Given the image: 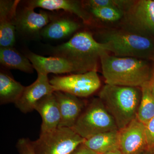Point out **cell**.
Wrapping results in <instances>:
<instances>
[{"label": "cell", "instance_id": "1", "mask_svg": "<svg viewBox=\"0 0 154 154\" xmlns=\"http://www.w3.org/2000/svg\"><path fill=\"white\" fill-rule=\"evenodd\" d=\"M100 62L107 85L141 88L150 79L152 66L149 60L119 57L107 53L101 57Z\"/></svg>", "mask_w": 154, "mask_h": 154}, {"label": "cell", "instance_id": "2", "mask_svg": "<svg viewBox=\"0 0 154 154\" xmlns=\"http://www.w3.org/2000/svg\"><path fill=\"white\" fill-rule=\"evenodd\" d=\"M51 51L53 56L65 58L74 63L81 73L97 71L101 57L109 52L106 45L96 41L87 31L75 33L68 41L53 47Z\"/></svg>", "mask_w": 154, "mask_h": 154}, {"label": "cell", "instance_id": "3", "mask_svg": "<svg viewBox=\"0 0 154 154\" xmlns=\"http://www.w3.org/2000/svg\"><path fill=\"white\" fill-rule=\"evenodd\" d=\"M141 96L140 88L107 84L99 94V98L114 119L119 130L136 118Z\"/></svg>", "mask_w": 154, "mask_h": 154}, {"label": "cell", "instance_id": "4", "mask_svg": "<svg viewBox=\"0 0 154 154\" xmlns=\"http://www.w3.org/2000/svg\"><path fill=\"white\" fill-rule=\"evenodd\" d=\"M99 42L106 45L108 52L119 57L136 58L154 61V37L131 33L123 29L101 32Z\"/></svg>", "mask_w": 154, "mask_h": 154}, {"label": "cell", "instance_id": "5", "mask_svg": "<svg viewBox=\"0 0 154 154\" xmlns=\"http://www.w3.org/2000/svg\"><path fill=\"white\" fill-rule=\"evenodd\" d=\"M72 129L85 140L102 133L119 130L99 98L86 106Z\"/></svg>", "mask_w": 154, "mask_h": 154}, {"label": "cell", "instance_id": "6", "mask_svg": "<svg viewBox=\"0 0 154 154\" xmlns=\"http://www.w3.org/2000/svg\"><path fill=\"white\" fill-rule=\"evenodd\" d=\"M85 140L71 128H58L32 141L36 154H71Z\"/></svg>", "mask_w": 154, "mask_h": 154}, {"label": "cell", "instance_id": "7", "mask_svg": "<svg viewBox=\"0 0 154 154\" xmlns=\"http://www.w3.org/2000/svg\"><path fill=\"white\" fill-rule=\"evenodd\" d=\"M121 21L123 30L154 37V0L133 1Z\"/></svg>", "mask_w": 154, "mask_h": 154}, {"label": "cell", "instance_id": "8", "mask_svg": "<svg viewBox=\"0 0 154 154\" xmlns=\"http://www.w3.org/2000/svg\"><path fill=\"white\" fill-rule=\"evenodd\" d=\"M50 83L55 91L68 93L79 98L91 96L99 90L101 85L96 70L84 73L54 77L50 80Z\"/></svg>", "mask_w": 154, "mask_h": 154}, {"label": "cell", "instance_id": "9", "mask_svg": "<svg viewBox=\"0 0 154 154\" xmlns=\"http://www.w3.org/2000/svg\"><path fill=\"white\" fill-rule=\"evenodd\" d=\"M119 149L123 154H140L148 151L145 125L137 119L119 130Z\"/></svg>", "mask_w": 154, "mask_h": 154}, {"label": "cell", "instance_id": "10", "mask_svg": "<svg viewBox=\"0 0 154 154\" xmlns=\"http://www.w3.org/2000/svg\"><path fill=\"white\" fill-rule=\"evenodd\" d=\"M34 9L25 6L18 12L16 20V31L29 39L41 36L42 30L49 23L51 16L44 11L37 13Z\"/></svg>", "mask_w": 154, "mask_h": 154}, {"label": "cell", "instance_id": "11", "mask_svg": "<svg viewBox=\"0 0 154 154\" xmlns=\"http://www.w3.org/2000/svg\"><path fill=\"white\" fill-rule=\"evenodd\" d=\"M55 91V89L50 83L48 75L38 74L34 82L25 87L15 105L22 113H29L34 110L35 105L39 100Z\"/></svg>", "mask_w": 154, "mask_h": 154}, {"label": "cell", "instance_id": "12", "mask_svg": "<svg viewBox=\"0 0 154 154\" xmlns=\"http://www.w3.org/2000/svg\"><path fill=\"white\" fill-rule=\"evenodd\" d=\"M26 56L33 65L38 74L48 75L76 73H81L79 68L72 62L59 57H45L30 52Z\"/></svg>", "mask_w": 154, "mask_h": 154}, {"label": "cell", "instance_id": "13", "mask_svg": "<svg viewBox=\"0 0 154 154\" xmlns=\"http://www.w3.org/2000/svg\"><path fill=\"white\" fill-rule=\"evenodd\" d=\"M20 1H0V47H14L16 20Z\"/></svg>", "mask_w": 154, "mask_h": 154}, {"label": "cell", "instance_id": "14", "mask_svg": "<svg viewBox=\"0 0 154 154\" xmlns=\"http://www.w3.org/2000/svg\"><path fill=\"white\" fill-rule=\"evenodd\" d=\"M54 94L60 113L58 128H72L85 107V103L79 97L68 93L55 91Z\"/></svg>", "mask_w": 154, "mask_h": 154}, {"label": "cell", "instance_id": "15", "mask_svg": "<svg viewBox=\"0 0 154 154\" xmlns=\"http://www.w3.org/2000/svg\"><path fill=\"white\" fill-rule=\"evenodd\" d=\"M26 6L33 9L37 8L48 11L63 10L74 14L85 23H91V16L82 2L73 0H31L26 1Z\"/></svg>", "mask_w": 154, "mask_h": 154}, {"label": "cell", "instance_id": "16", "mask_svg": "<svg viewBox=\"0 0 154 154\" xmlns=\"http://www.w3.org/2000/svg\"><path fill=\"white\" fill-rule=\"evenodd\" d=\"M34 110L40 114L42 119L40 134L51 132L58 128L60 113L54 93L45 96L37 102Z\"/></svg>", "mask_w": 154, "mask_h": 154}, {"label": "cell", "instance_id": "17", "mask_svg": "<svg viewBox=\"0 0 154 154\" xmlns=\"http://www.w3.org/2000/svg\"><path fill=\"white\" fill-rule=\"evenodd\" d=\"M79 22L67 16L51 19L50 22L42 29L41 36L50 40L64 39L71 36L81 28Z\"/></svg>", "mask_w": 154, "mask_h": 154}, {"label": "cell", "instance_id": "18", "mask_svg": "<svg viewBox=\"0 0 154 154\" xmlns=\"http://www.w3.org/2000/svg\"><path fill=\"white\" fill-rule=\"evenodd\" d=\"M83 144L98 154L119 149V130L96 134L85 140Z\"/></svg>", "mask_w": 154, "mask_h": 154}, {"label": "cell", "instance_id": "19", "mask_svg": "<svg viewBox=\"0 0 154 154\" xmlns=\"http://www.w3.org/2000/svg\"><path fill=\"white\" fill-rule=\"evenodd\" d=\"M0 62L6 68L32 73L34 68L27 57L14 47H0Z\"/></svg>", "mask_w": 154, "mask_h": 154}, {"label": "cell", "instance_id": "20", "mask_svg": "<svg viewBox=\"0 0 154 154\" xmlns=\"http://www.w3.org/2000/svg\"><path fill=\"white\" fill-rule=\"evenodd\" d=\"M25 87L4 72L0 73L1 105L16 103L21 96Z\"/></svg>", "mask_w": 154, "mask_h": 154}, {"label": "cell", "instance_id": "21", "mask_svg": "<svg viewBox=\"0 0 154 154\" xmlns=\"http://www.w3.org/2000/svg\"><path fill=\"white\" fill-rule=\"evenodd\" d=\"M142 96L136 118L145 125L154 117V96L149 82L141 87Z\"/></svg>", "mask_w": 154, "mask_h": 154}, {"label": "cell", "instance_id": "22", "mask_svg": "<svg viewBox=\"0 0 154 154\" xmlns=\"http://www.w3.org/2000/svg\"><path fill=\"white\" fill-rule=\"evenodd\" d=\"M88 9V13L91 17L103 22H114L122 20L124 16V11L117 8L102 7Z\"/></svg>", "mask_w": 154, "mask_h": 154}, {"label": "cell", "instance_id": "23", "mask_svg": "<svg viewBox=\"0 0 154 154\" xmlns=\"http://www.w3.org/2000/svg\"><path fill=\"white\" fill-rule=\"evenodd\" d=\"M133 1L130 0H89L84 1L83 5L86 8L112 7L121 9L125 12Z\"/></svg>", "mask_w": 154, "mask_h": 154}, {"label": "cell", "instance_id": "24", "mask_svg": "<svg viewBox=\"0 0 154 154\" xmlns=\"http://www.w3.org/2000/svg\"><path fill=\"white\" fill-rule=\"evenodd\" d=\"M17 147L19 154H36L32 146V141L28 139L22 138L19 139Z\"/></svg>", "mask_w": 154, "mask_h": 154}, {"label": "cell", "instance_id": "25", "mask_svg": "<svg viewBox=\"0 0 154 154\" xmlns=\"http://www.w3.org/2000/svg\"><path fill=\"white\" fill-rule=\"evenodd\" d=\"M148 151L154 148V117L145 125Z\"/></svg>", "mask_w": 154, "mask_h": 154}, {"label": "cell", "instance_id": "26", "mask_svg": "<svg viewBox=\"0 0 154 154\" xmlns=\"http://www.w3.org/2000/svg\"><path fill=\"white\" fill-rule=\"evenodd\" d=\"M71 154H98L84 144L79 146Z\"/></svg>", "mask_w": 154, "mask_h": 154}, {"label": "cell", "instance_id": "27", "mask_svg": "<svg viewBox=\"0 0 154 154\" xmlns=\"http://www.w3.org/2000/svg\"><path fill=\"white\" fill-rule=\"evenodd\" d=\"M149 84L151 91L154 96V62L153 65L152 66L151 76L149 81Z\"/></svg>", "mask_w": 154, "mask_h": 154}, {"label": "cell", "instance_id": "28", "mask_svg": "<svg viewBox=\"0 0 154 154\" xmlns=\"http://www.w3.org/2000/svg\"><path fill=\"white\" fill-rule=\"evenodd\" d=\"M102 154H123L120 151V150L117 149L115 150L107 152L105 153Z\"/></svg>", "mask_w": 154, "mask_h": 154}, {"label": "cell", "instance_id": "29", "mask_svg": "<svg viewBox=\"0 0 154 154\" xmlns=\"http://www.w3.org/2000/svg\"><path fill=\"white\" fill-rule=\"evenodd\" d=\"M148 151H147L144 152H143L141 153L140 154H148Z\"/></svg>", "mask_w": 154, "mask_h": 154}, {"label": "cell", "instance_id": "30", "mask_svg": "<svg viewBox=\"0 0 154 154\" xmlns=\"http://www.w3.org/2000/svg\"><path fill=\"white\" fill-rule=\"evenodd\" d=\"M149 152H151L152 153H154V148L150 150L149 151Z\"/></svg>", "mask_w": 154, "mask_h": 154}, {"label": "cell", "instance_id": "31", "mask_svg": "<svg viewBox=\"0 0 154 154\" xmlns=\"http://www.w3.org/2000/svg\"><path fill=\"white\" fill-rule=\"evenodd\" d=\"M148 154H154V153H152L148 151Z\"/></svg>", "mask_w": 154, "mask_h": 154}, {"label": "cell", "instance_id": "32", "mask_svg": "<svg viewBox=\"0 0 154 154\" xmlns=\"http://www.w3.org/2000/svg\"></svg>", "mask_w": 154, "mask_h": 154}]
</instances>
